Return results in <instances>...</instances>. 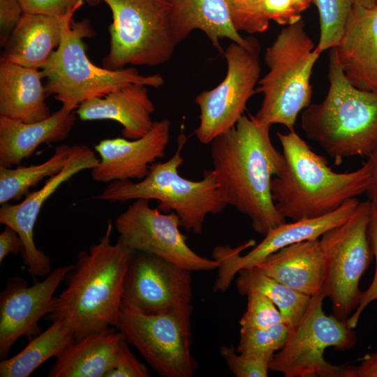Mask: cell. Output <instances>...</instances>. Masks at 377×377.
I'll list each match as a JSON object with an SVG mask.
<instances>
[{"instance_id":"6da1fadb","label":"cell","mask_w":377,"mask_h":377,"mask_svg":"<svg viewBox=\"0 0 377 377\" xmlns=\"http://www.w3.org/2000/svg\"><path fill=\"white\" fill-rule=\"evenodd\" d=\"M269 129L253 115L243 114L211 142L212 171L222 197L263 236L286 222L272 195V180L281 171L284 158L272 144Z\"/></svg>"},{"instance_id":"7a4b0ae2","label":"cell","mask_w":377,"mask_h":377,"mask_svg":"<svg viewBox=\"0 0 377 377\" xmlns=\"http://www.w3.org/2000/svg\"><path fill=\"white\" fill-rule=\"evenodd\" d=\"M112 223L98 243L81 251L66 277V288L49 314L73 332L75 339L117 327L126 273L134 251L120 240L112 243Z\"/></svg>"},{"instance_id":"3957f363","label":"cell","mask_w":377,"mask_h":377,"mask_svg":"<svg viewBox=\"0 0 377 377\" xmlns=\"http://www.w3.org/2000/svg\"><path fill=\"white\" fill-rule=\"evenodd\" d=\"M284 165L274 177L271 190L275 206L292 221L320 217L347 200L366 193L371 176L367 161L360 168L337 172L295 131L277 132Z\"/></svg>"},{"instance_id":"277c9868","label":"cell","mask_w":377,"mask_h":377,"mask_svg":"<svg viewBox=\"0 0 377 377\" xmlns=\"http://www.w3.org/2000/svg\"><path fill=\"white\" fill-rule=\"evenodd\" d=\"M325 98L301 115L306 136L340 165L344 158L367 156L377 148V92L359 89L344 75L331 48Z\"/></svg>"},{"instance_id":"5b68a950","label":"cell","mask_w":377,"mask_h":377,"mask_svg":"<svg viewBox=\"0 0 377 377\" xmlns=\"http://www.w3.org/2000/svg\"><path fill=\"white\" fill-rule=\"evenodd\" d=\"M186 142L182 133L173 156L165 162L151 165L146 177L138 182L130 179L108 183L96 197L111 202L131 200H155L157 209L164 213L174 212L181 228L200 234L208 214L221 213L228 205L216 183L212 170H206L201 180L192 181L179 173L184 161L182 152Z\"/></svg>"},{"instance_id":"8992f818","label":"cell","mask_w":377,"mask_h":377,"mask_svg":"<svg viewBox=\"0 0 377 377\" xmlns=\"http://www.w3.org/2000/svg\"><path fill=\"white\" fill-rule=\"evenodd\" d=\"M320 55L302 19L281 30L265 52L269 71L256 89V93L263 96L260 108L253 115L257 121L295 131L299 114L311 104V77Z\"/></svg>"},{"instance_id":"52a82bcc","label":"cell","mask_w":377,"mask_h":377,"mask_svg":"<svg viewBox=\"0 0 377 377\" xmlns=\"http://www.w3.org/2000/svg\"><path fill=\"white\" fill-rule=\"evenodd\" d=\"M72 20L66 21L59 45L41 69L47 95H54L61 107L73 111L87 100L130 84L154 88L164 84L160 74L144 75L135 68L108 69L94 64L83 43V38L91 37L94 31L87 20L75 23Z\"/></svg>"},{"instance_id":"ba28073f","label":"cell","mask_w":377,"mask_h":377,"mask_svg":"<svg viewBox=\"0 0 377 377\" xmlns=\"http://www.w3.org/2000/svg\"><path fill=\"white\" fill-rule=\"evenodd\" d=\"M106 3L112 14L110 50L104 68L156 66L168 61L178 45L171 26L172 0H86Z\"/></svg>"},{"instance_id":"9c48e42d","label":"cell","mask_w":377,"mask_h":377,"mask_svg":"<svg viewBox=\"0 0 377 377\" xmlns=\"http://www.w3.org/2000/svg\"><path fill=\"white\" fill-rule=\"evenodd\" d=\"M191 304L145 313L122 302L117 328L150 367L164 377H191L197 362L191 353Z\"/></svg>"},{"instance_id":"30bf717a","label":"cell","mask_w":377,"mask_h":377,"mask_svg":"<svg viewBox=\"0 0 377 377\" xmlns=\"http://www.w3.org/2000/svg\"><path fill=\"white\" fill-rule=\"evenodd\" d=\"M325 293L311 297L298 325L281 349L269 362V370L286 377H348L350 365L327 362L324 353L333 347L344 351L357 343V335L346 320L326 315L323 309Z\"/></svg>"},{"instance_id":"8fae6325","label":"cell","mask_w":377,"mask_h":377,"mask_svg":"<svg viewBox=\"0 0 377 377\" xmlns=\"http://www.w3.org/2000/svg\"><path fill=\"white\" fill-rule=\"evenodd\" d=\"M372 207L360 202L343 223L320 237L325 263L323 292L332 304L333 315L347 320L358 306L362 291L360 281L369 267L373 251L369 235Z\"/></svg>"},{"instance_id":"7c38bea8","label":"cell","mask_w":377,"mask_h":377,"mask_svg":"<svg viewBox=\"0 0 377 377\" xmlns=\"http://www.w3.org/2000/svg\"><path fill=\"white\" fill-rule=\"evenodd\" d=\"M260 45L251 47L232 42L223 52L227 72L214 88L203 91L195 99L200 109L199 124L194 131L204 145L232 128L244 114L248 101L256 93L260 80Z\"/></svg>"},{"instance_id":"4fadbf2b","label":"cell","mask_w":377,"mask_h":377,"mask_svg":"<svg viewBox=\"0 0 377 377\" xmlns=\"http://www.w3.org/2000/svg\"><path fill=\"white\" fill-rule=\"evenodd\" d=\"M119 240L134 251L161 257L191 272L218 269L219 262L196 253L186 243L178 216L135 200L114 221Z\"/></svg>"},{"instance_id":"5bb4252c","label":"cell","mask_w":377,"mask_h":377,"mask_svg":"<svg viewBox=\"0 0 377 377\" xmlns=\"http://www.w3.org/2000/svg\"><path fill=\"white\" fill-rule=\"evenodd\" d=\"M359 204V200L354 198L334 212L320 217L285 222L271 229L256 245V242L251 239L235 248L229 245L216 246L212 257L219 262V267L213 290H227L240 270L257 265L284 247L319 239L327 230L346 221Z\"/></svg>"},{"instance_id":"9a60e30c","label":"cell","mask_w":377,"mask_h":377,"mask_svg":"<svg viewBox=\"0 0 377 377\" xmlns=\"http://www.w3.org/2000/svg\"><path fill=\"white\" fill-rule=\"evenodd\" d=\"M191 273L161 257L134 251L125 276L122 302L145 313L191 304Z\"/></svg>"},{"instance_id":"2e32d148","label":"cell","mask_w":377,"mask_h":377,"mask_svg":"<svg viewBox=\"0 0 377 377\" xmlns=\"http://www.w3.org/2000/svg\"><path fill=\"white\" fill-rule=\"evenodd\" d=\"M73 265L57 267L40 281L29 286L22 277L8 279L0 294V358L8 357L13 345L22 337L30 340L39 334V320L55 308L54 293Z\"/></svg>"},{"instance_id":"e0dca14e","label":"cell","mask_w":377,"mask_h":377,"mask_svg":"<svg viewBox=\"0 0 377 377\" xmlns=\"http://www.w3.org/2000/svg\"><path fill=\"white\" fill-rule=\"evenodd\" d=\"M98 162L99 158L88 146L73 145L68 163L49 177L41 188L26 195L18 204L1 205L0 223L13 228L20 237L24 246L23 264L34 278H45L51 272L49 256L36 247L34 239V226L44 203L63 183L82 170H91Z\"/></svg>"},{"instance_id":"ac0fdd59","label":"cell","mask_w":377,"mask_h":377,"mask_svg":"<svg viewBox=\"0 0 377 377\" xmlns=\"http://www.w3.org/2000/svg\"><path fill=\"white\" fill-rule=\"evenodd\" d=\"M170 128V121L164 119L154 121L152 128L142 138L102 140L94 147L100 158L91 170L92 179L102 183L144 179L151 165L165 156Z\"/></svg>"},{"instance_id":"d6986e66","label":"cell","mask_w":377,"mask_h":377,"mask_svg":"<svg viewBox=\"0 0 377 377\" xmlns=\"http://www.w3.org/2000/svg\"><path fill=\"white\" fill-rule=\"evenodd\" d=\"M334 48L348 80L359 89L377 92V4L353 7Z\"/></svg>"},{"instance_id":"ffe728a7","label":"cell","mask_w":377,"mask_h":377,"mask_svg":"<svg viewBox=\"0 0 377 377\" xmlns=\"http://www.w3.org/2000/svg\"><path fill=\"white\" fill-rule=\"evenodd\" d=\"M147 85L130 84L82 103L75 114L82 121L113 120L123 127L125 138L135 140L145 135L153 127L155 106Z\"/></svg>"},{"instance_id":"44dd1931","label":"cell","mask_w":377,"mask_h":377,"mask_svg":"<svg viewBox=\"0 0 377 377\" xmlns=\"http://www.w3.org/2000/svg\"><path fill=\"white\" fill-rule=\"evenodd\" d=\"M83 3L59 16L24 13L3 47L1 59L41 70L59 45L66 21Z\"/></svg>"},{"instance_id":"7402d4cb","label":"cell","mask_w":377,"mask_h":377,"mask_svg":"<svg viewBox=\"0 0 377 377\" xmlns=\"http://www.w3.org/2000/svg\"><path fill=\"white\" fill-rule=\"evenodd\" d=\"M75 120V112L63 107L47 118L31 123L0 116V166H17L40 145L64 141Z\"/></svg>"},{"instance_id":"603a6c76","label":"cell","mask_w":377,"mask_h":377,"mask_svg":"<svg viewBox=\"0 0 377 377\" xmlns=\"http://www.w3.org/2000/svg\"><path fill=\"white\" fill-rule=\"evenodd\" d=\"M256 266L300 293L309 297L324 293L325 263L320 238L284 247Z\"/></svg>"},{"instance_id":"cb8c5ba5","label":"cell","mask_w":377,"mask_h":377,"mask_svg":"<svg viewBox=\"0 0 377 377\" xmlns=\"http://www.w3.org/2000/svg\"><path fill=\"white\" fill-rule=\"evenodd\" d=\"M171 26L177 44L198 29L223 54L220 39L228 38L246 47L256 40L243 38L236 29L226 0H172Z\"/></svg>"},{"instance_id":"d4e9b609","label":"cell","mask_w":377,"mask_h":377,"mask_svg":"<svg viewBox=\"0 0 377 377\" xmlns=\"http://www.w3.org/2000/svg\"><path fill=\"white\" fill-rule=\"evenodd\" d=\"M41 70L0 60V116L25 123L51 115Z\"/></svg>"},{"instance_id":"484cf974","label":"cell","mask_w":377,"mask_h":377,"mask_svg":"<svg viewBox=\"0 0 377 377\" xmlns=\"http://www.w3.org/2000/svg\"><path fill=\"white\" fill-rule=\"evenodd\" d=\"M120 331L113 327L75 340L57 357L50 377H105L115 366L121 341Z\"/></svg>"},{"instance_id":"4316f807","label":"cell","mask_w":377,"mask_h":377,"mask_svg":"<svg viewBox=\"0 0 377 377\" xmlns=\"http://www.w3.org/2000/svg\"><path fill=\"white\" fill-rule=\"evenodd\" d=\"M71 329L61 321H52L43 332L31 339L20 353L0 362L1 377H27L45 361L57 357L75 341Z\"/></svg>"},{"instance_id":"83f0119b","label":"cell","mask_w":377,"mask_h":377,"mask_svg":"<svg viewBox=\"0 0 377 377\" xmlns=\"http://www.w3.org/2000/svg\"><path fill=\"white\" fill-rule=\"evenodd\" d=\"M236 287L242 295L253 290L264 294L276 306L284 322L292 329L301 320L311 298L268 276L257 266L240 270Z\"/></svg>"},{"instance_id":"f1b7e54d","label":"cell","mask_w":377,"mask_h":377,"mask_svg":"<svg viewBox=\"0 0 377 377\" xmlns=\"http://www.w3.org/2000/svg\"><path fill=\"white\" fill-rule=\"evenodd\" d=\"M71 149L72 146L68 145L58 146L50 158L38 165L15 168L0 166V204L20 200L42 179L61 171L70 159Z\"/></svg>"},{"instance_id":"f546056e","label":"cell","mask_w":377,"mask_h":377,"mask_svg":"<svg viewBox=\"0 0 377 377\" xmlns=\"http://www.w3.org/2000/svg\"><path fill=\"white\" fill-rule=\"evenodd\" d=\"M311 3L319 14L320 38L316 50L321 54L336 47L354 6H372L377 0H311Z\"/></svg>"},{"instance_id":"4dcf8cb0","label":"cell","mask_w":377,"mask_h":377,"mask_svg":"<svg viewBox=\"0 0 377 377\" xmlns=\"http://www.w3.org/2000/svg\"><path fill=\"white\" fill-rule=\"evenodd\" d=\"M292 328L285 322L261 328H241L238 353L273 357L285 345Z\"/></svg>"},{"instance_id":"1f68e13d","label":"cell","mask_w":377,"mask_h":377,"mask_svg":"<svg viewBox=\"0 0 377 377\" xmlns=\"http://www.w3.org/2000/svg\"><path fill=\"white\" fill-rule=\"evenodd\" d=\"M247 296L246 310L239 320L241 328H261L284 322L276 306L264 294L251 291Z\"/></svg>"},{"instance_id":"d6a6232c","label":"cell","mask_w":377,"mask_h":377,"mask_svg":"<svg viewBox=\"0 0 377 377\" xmlns=\"http://www.w3.org/2000/svg\"><path fill=\"white\" fill-rule=\"evenodd\" d=\"M264 0H226L236 29L250 34L263 33L269 22L263 13Z\"/></svg>"},{"instance_id":"836d02e7","label":"cell","mask_w":377,"mask_h":377,"mask_svg":"<svg viewBox=\"0 0 377 377\" xmlns=\"http://www.w3.org/2000/svg\"><path fill=\"white\" fill-rule=\"evenodd\" d=\"M220 353L237 377H267L272 357L238 353L233 346H222Z\"/></svg>"},{"instance_id":"e575fe53","label":"cell","mask_w":377,"mask_h":377,"mask_svg":"<svg viewBox=\"0 0 377 377\" xmlns=\"http://www.w3.org/2000/svg\"><path fill=\"white\" fill-rule=\"evenodd\" d=\"M369 235L373 256L375 258L376 270L370 286L365 291L362 292L358 306L346 320L347 324L353 329L357 327L360 318L367 306L377 300V214L373 208L369 223Z\"/></svg>"},{"instance_id":"d590c367","label":"cell","mask_w":377,"mask_h":377,"mask_svg":"<svg viewBox=\"0 0 377 377\" xmlns=\"http://www.w3.org/2000/svg\"><path fill=\"white\" fill-rule=\"evenodd\" d=\"M128 343L124 339L119 345L115 366L105 377H148L149 371L144 364L131 351Z\"/></svg>"},{"instance_id":"8d00e7d4","label":"cell","mask_w":377,"mask_h":377,"mask_svg":"<svg viewBox=\"0 0 377 377\" xmlns=\"http://www.w3.org/2000/svg\"><path fill=\"white\" fill-rule=\"evenodd\" d=\"M262 10L267 21L280 25H291L302 19L293 0H264Z\"/></svg>"},{"instance_id":"74e56055","label":"cell","mask_w":377,"mask_h":377,"mask_svg":"<svg viewBox=\"0 0 377 377\" xmlns=\"http://www.w3.org/2000/svg\"><path fill=\"white\" fill-rule=\"evenodd\" d=\"M24 13L64 15L84 0H18Z\"/></svg>"},{"instance_id":"f35d334b","label":"cell","mask_w":377,"mask_h":377,"mask_svg":"<svg viewBox=\"0 0 377 377\" xmlns=\"http://www.w3.org/2000/svg\"><path fill=\"white\" fill-rule=\"evenodd\" d=\"M24 12L18 0H0V42L4 47Z\"/></svg>"},{"instance_id":"ab89813d","label":"cell","mask_w":377,"mask_h":377,"mask_svg":"<svg viewBox=\"0 0 377 377\" xmlns=\"http://www.w3.org/2000/svg\"><path fill=\"white\" fill-rule=\"evenodd\" d=\"M24 246L19 235L11 228L5 226L0 233V263L8 254L22 253Z\"/></svg>"},{"instance_id":"60d3db41","label":"cell","mask_w":377,"mask_h":377,"mask_svg":"<svg viewBox=\"0 0 377 377\" xmlns=\"http://www.w3.org/2000/svg\"><path fill=\"white\" fill-rule=\"evenodd\" d=\"M348 377H377V351L366 355L359 365H350Z\"/></svg>"},{"instance_id":"b9f144b4","label":"cell","mask_w":377,"mask_h":377,"mask_svg":"<svg viewBox=\"0 0 377 377\" xmlns=\"http://www.w3.org/2000/svg\"><path fill=\"white\" fill-rule=\"evenodd\" d=\"M367 161L371 165V176L365 193L372 208L377 214V148L368 157Z\"/></svg>"},{"instance_id":"7bdbcfd3","label":"cell","mask_w":377,"mask_h":377,"mask_svg":"<svg viewBox=\"0 0 377 377\" xmlns=\"http://www.w3.org/2000/svg\"><path fill=\"white\" fill-rule=\"evenodd\" d=\"M293 1L295 8L300 13L306 10L311 3V0H293Z\"/></svg>"}]
</instances>
